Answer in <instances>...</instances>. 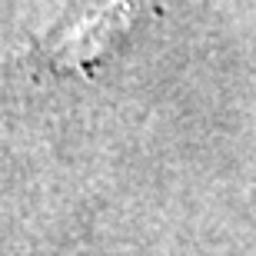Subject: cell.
Instances as JSON below:
<instances>
[{"label": "cell", "instance_id": "6da1fadb", "mask_svg": "<svg viewBox=\"0 0 256 256\" xmlns=\"http://www.w3.org/2000/svg\"><path fill=\"white\" fill-rule=\"evenodd\" d=\"M126 27V4H114V7H104L96 10L94 17L80 20V27L64 37L60 44V54H57V66H80V64H90L96 54H104V40L110 37L114 40L116 34H124Z\"/></svg>", "mask_w": 256, "mask_h": 256}]
</instances>
